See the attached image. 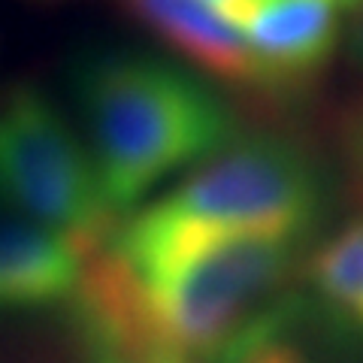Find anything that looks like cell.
<instances>
[{
	"label": "cell",
	"mask_w": 363,
	"mask_h": 363,
	"mask_svg": "<svg viewBox=\"0 0 363 363\" xmlns=\"http://www.w3.org/2000/svg\"><path fill=\"white\" fill-rule=\"evenodd\" d=\"M70 97L100 191L128 212L152 188L236 140V112L215 82L161 55L94 49L70 70Z\"/></svg>",
	"instance_id": "obj_1"
},
{
	"label": "cell",
	"mask_w": 363,
	"mask_h": 363,
	"mask_svg": "<svg viewBox=\"0 0 363 363\" xmlns=\"http://www.w3.org/2000/svg\"><path fill=\"white\" fill-rule=\"evenodd\" d=\"M324 179L297 143L236 136L130 218L157 230L257 233L306 240L324 212Z\"/></svg>",
	"instance_id": "obj_2"
},
{
	"label": "cell",
	"mask_w": 363,
	"mask_h": 363,
	"mask_svg": "<svg viewBox=\"0 0 363 363\" xmlns=\"http://www.w3.org/2000/svg\"><path fill=\"white\" fill-rule=\"evenodd\" d=\"M0 209L73 236L91 252L116 230L82 136L30 82L0 85Z\"/></svg>",
	"instance_id": "obj_3"
},
{
	"label": "cell",
	"mask_w": 363,
	"mask_h": 363,
	"mask_svg": "<svg viewBox=\"0 0 363 363\" xmlns=\"http://www.w3.org/2000/svg\"><path fill=\"white\" fill-rule=\"evenodd\" d=\"M121 6L209 82L279 97L242 28L215 6L203 0H121Z\"/></svg>",
	"instance_id": "obj_4"
},
{
	"label": "cell",
	"mask_w": 363,
	"mask_h": 363,
	"mask_svg": "<svg viewBox=\"0 0 363 363\" xmlns=\"http://www.w3.org/2000/svg\"><path fill=\"white\" fill-rule=\"evenodd\" d=\"M339 0H257L242 21V33L276 85L294 94L333 61L342 37Z\"/></svg>",
	"instance_id": "obj_5"
},
{
	"label": "cell",
	"mask_w": 363,
	"mask_h": 363,
	"mask_svg": "<svg viewBox=\"0 0 363 363\" xmlns=\"http://www.w3.org/2000/svg\"><path fill=\"white\" fill-rule=\"evenodd\" d=\"M91 248L52 227L0 218V312H43L76 300Z\"/></svg>",
	"instance_id": "obj_6"
},
{
	"label": "cell",
	"mask_w": 363,
	"mask_h": 363,
	"mask_svg": "<svg viewBox=\"0 0 363 363\" xmlns=\"http://www.w3.org/2000/svg\"><path fill=\"white\" fill-rule=\"evenodd\" d=\"M306 269L318 297L363 330V215L318 245Z\"/></svg>",
	"instance_id": "obj_7"
},
{
	"label": "cell",
	"mask_w": 363,
	"mask_h": 363,
	"mask_svg": "<svg viewBox=\"0 0 363 363\" xmlns=\"http://www.w3.org/2000/svg\"><path fill=\"white\" fill-rule=\"evenodd\" d=\"M294 315L297 303L279 297L224 345L215 363H309L291 336Z\"/></svg>",
	"instance_id": "obj_8"
},
{
	"label": "cell",
	"mask_w": 363,
	"mask_h": 363,
	"mask_svg": "<svg viewBox=\"0 0 363 363\" xmlns=\"http://www.w3.org/2000/svg\"><path fill=\"white\" fill-rule=\"evenodd\" d=\"M345 149L360 169H363V104L348 112L345 118Z\"/></svg>",
	"instance_id": "obj_9"
},
{
	"label": "cell",
	"mask_w": 363,
	"mask_h": 363,
	"mask_svg": "<svg viewBox=\"0 0 363 363\" xmlns=\"http://www.w3.org/2000/svg\"><path fill=\"white\" fill-rule=\"evenodd\" d=\"M203 4H209V6H215L221 16H227L230 21H236V25H242L245 21V16L255 9V4L257 0H203Z\"/></svg>",
	"instance_id": "obj_10"
},
{
	"label": "cell",
	"mask_w": 363,
	"mask_h": 363,
	"mask_svg": "<svg viewBox=\"0 0 363 363\" xmlns=\"http://www.w3.org/2000/svg\"><path fill=\"white\" fill-rule=\"evenodd\" d=\"M351 49L363 61V0L354 6V18H351Z\"/></svg>",
	"instance_id": "obj_11"
},
{
	"label": "cell",
	"mask_w": 363,
	"mask_h": 363,
	"mask_svg": "<svg viewBox=\"0 0 363 363\" xmlns=\"http://www.w3.org/2000/svg\"><path fill=\"white\" fill-rule=\"evenodd\" d=\"M94 354H97V363H130L128 357L112 354V351H100V348H94Z\"/></svg>",
	"instance_id": "obj_12"
},
{
	"label": "cell",
	"mask_w": 363,
	"mask_h": 363,
	"mask_svg": "<svg viewBox=\"0 0 363 363\" xmlns=\"http://www.w3.org/2000/svg\"><path fill=\"white\" fill-rule=\"evenodd\" d=\"M145 363H188V360H179V357H152Z\"/></svg>",
	"instance_id": "obj_13"
},
{
	"label": "cell",
	"mask_w": 363,
	"mask_h": 363,
	"mask_svg": "<svg viewBox=\"0 0 363 363\" xmlns=\"http://www.w3.org/2000/svg\"><path fill=\"white\" fill-rule=\"evenodd\" d=\"M342 4H345V9H354V6L360 4V0H342Z\"/></svg>",
	"instance_id": "obj_14"
},
{
	"label": "cell",
	"mask_w": 363,
	"mask_h": 363,
	"mask_svg": "<svg viewBox=\"0 0 363 363\" xmlns=\"http://www.w3.org/2000/svg\"><path fill=\"white\" fill-rule=\"evenodd\" d=\"M339 4H342V0H339ZM342 6H345V4H342Z\"/></svg>",
	"instance_id": "obj_15"
}]
</instances>
